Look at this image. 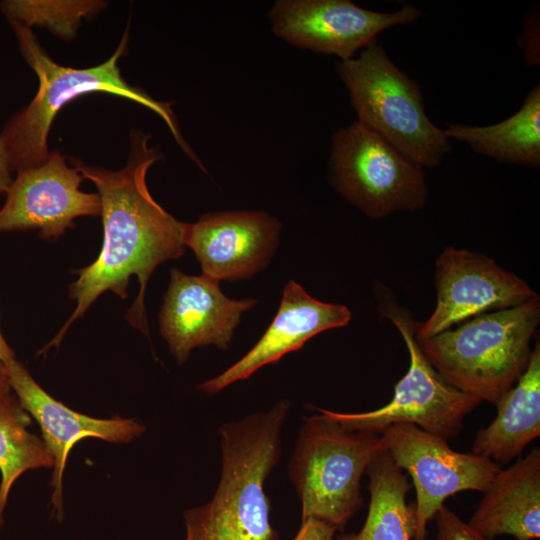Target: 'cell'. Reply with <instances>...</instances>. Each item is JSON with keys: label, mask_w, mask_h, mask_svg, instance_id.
Listing matches in <instances>:
<instances>
[{"label": "cell", "mask_w": 540, "mask_h": 540, "mask_svg": "<svg viewBox=\"0 0 540 540\" xmlns=\"http://www.w3.org/2000/svg\"><path fill=\"white\" fill-rule=\"evenodd\" d=\"M286 400L219 430L222 472L211 501L184 513V540H279L264 483L281 454Z\"/></svg>", "instance_id": "obj_2"}, {"label": "cell", "mask_w": 540, "mask_h": 540, "mask_svg": "<svg viewBox=\"0 0 540 540\" xmlns=\"http://www.w3.org/2000/svg\"><path fill=\"white\" fill-rule=\"evenodd\" d=\"M540 323L538 295L514 307L468 319L418 345L453 387L492 404L525 371Z\"/></svg>", "instance_id": "obj_4"}, {"label": "cell", "mask_w": 540, "mask_h": 540, "mask_svg": "<svg viewBox=\"0 0 540 540\" xmlns=\"http://www.w3.org/2000/svg\"><path fill=\"white\" fill-rule=\"evenodd\" d=\"M336 528L313 518L301 521L299 530L293 540H334Z\"/></svg>", "instance_id": "obj_24"}, {"label": "cell", "mask_w": 540, "mask_h": 540, "mask_svg": "<svg viewBox=\"0 0 540 540\" xmlns=\"http://www.w3.org/2000/svg\"><path fill=\"white\" fill-rule=\"evenodd\" d=\"M31 423L32 417L10 387L0 389V529L15 481L26 471L54 466L42 438L28 429Z\"/></svg>", "instance_id": "obj_21"}, {"label": "cell", "mask_w": 540, "mask_h": 540, "mask_svg": "<svg viewBox=\"0 0 540 540\" xmlns=\"http://www.w3.org/2000/svg\"><path fill=\"white\" fill-rule=\"evenodd\" d=\"M129 137V158L120 170L111 171L89 166L76 158L67 159L98 190L104 237L97 259L75 271L78 279L69 286L75 309L45 350L59 345L73 322L105 291L127 298L132 275L138 278L140 290L126 319L149 336L144 306L147 282L159 264L179 258L185 251V223L164 210L147 186V172L161 155L155 147L149 146L150 134L132 129Z\"/></svg>", "instance_id": "obj_1"}, {"label": "cell", "mask_w": 540, "mask_h": 540, "mask_svg": "<svg viewBox=\"0 0 540 540\" xmlns=\"http://www.w3.org/2000/svg\"><path fill=\"white\" fill-rule=\"evenodd\" d=\"M9 387L6 375L5 364L0 362V389Z\"/></svg>", "instance_id": "obj_27"}, {"label": "cell", "mask_w": 540, "mask_h": 540, "mask_svg": "<svg viewBox=\"0 0 540 540\" xmlns=\"http://www.w3.org/2000/svg\"><path fill=\"white\" fill-rule=\"evenodd\" d=\"M280 223L264 212L207 213L185 223L184 244L200 262L203 275L220 282L252 277L270 261Z\"/></svg>", "instance_id": "obj_15"}, {"label": "cell", "mask_w": 540, "mask_h": 540, "mask_svg": "<svg viewBox=\"0 0 540 540\" xmlns=\"http://www.w3.org/2000/svg\"><path fill=\"white\" fill-rule=\"evenodd\" d=\"M14 172L9 153L7 148L0 138V192H5L8 190L10 185L13 182L12 173Z\"/></svg>", "instance_id": "obj_25"}, {"label": "cell", "mask_w": 540, "mask_h": 540, "mask_svg": "<svg viewBox=\"0 0 540 540\" xmlns=\"http://www.w3.org/2000/svg\"><path fill=\"white\" fill-rule=\"evenodd\" d=\"M10 25L21 54L39 79L35 97L9 119L0 133L14 172L39 166L48 159L47 137L55 116L67 103L89 93L113 94L154 111L165 121L181 149L194 162L198 161L181 135L171 109L173 102L157 101L122 77L117 63L126 52L128 30L109 59L94 67L78 69L53 61L30 28L17 22Z\"/></svg>", "instance_id": "obj_3"}, {"label": "cell", "mask_w": 540, "mask_h": 540, "mask_svg": "<svg viewBox=\"0 0 540 540\" xmlns=\"http://www.w3.org/2000/svg\"><path fill=\"white\" fill-rule=\"evenodd\" d=\"M483 494L467 521L472 529L492 539L502 535L515 540L539 539L540 448L500 469Z\"/></svg>", "instance_id": "obj_17"}, {"label": "cell", "mask_w": 540, "mask_h": 540, "mask_svg": "<svg viewBox=\"0 0 540 540\" xmlns=\"http://www.w3.org/2000/svg\"><path fill=\"white\" fill-rule=\"evenodd\" d=\"M15 358L11 347L7 344L0 330V362L6 363Z\"/></svg>", "instance_id": "obj_26"}, {"label": "cell", "mask_w": 540, "mask_h": 540, "mask_svg": "<svg viewBox=\"0 0 540 540\" xmlns=\"http://www.w3.org/2000/svg\"><path fill=\"white\" fill-rule=\"evenodd\" d=\"M256 302L230 299L220 290L219 281L173 268L159 313L160 332L182 365L196 347L212 344L226 350L242 314Z\"/></svg>", "instance_id": "obj_14"}, {"label": "cell", "mask_w": 540, "mask_h": 540, "mask_svg": "<svg viewBox=\"0 0 540 540\" xmlns=\"http://www.w3.org/2000/svg\"><path fill=\"white\" fill-rule=\"evenodd\" d=\"M365 474L370 494L365 522L359 532H340L335 540H413L415 512L413 502H407L412 488L407 475L386 450L371 461Z\"/></svg>", "instance_id": "obj_19"}, {"label": "cell", "mask_w": 540, "mask_h": 540, "mask_svg": "<svg viewBox=\"0 0 540 540\" xmlns=\"http://www.w3.org/2000/svg\"><path fill=\"white\" fill-rule=\"evenodd\" d=\"M268 15L278 37L344 61L376 40L382 31L414 22L423 13L411 4L395 12H377L348 0H279Z\"/></svg>", "instance_id": "obj_11"}, {"label": "cell", "mask_w": 540, "mask_h": 540, "mask_svg": "<svg viewBox=\"0 0 540 540\" xmlns=\"http://www.w3.org/2000/svg\"><path fill=\"white\" fill-rule=\"evenodd\" d=\"M10 389L22 407L35 419L41 438L54 460L51 515L64 518L63 475L70 451L80 440L97 438L110 443H128L145 431L143 423L118 415L95 418L72 410L48 394L15 358L4 363Z\"/></svg>", "instance_id": "obj_13"}, {"label": "cell", "mask_w": 540, "mask_h": 540, "mask_svg": "<svg viewBox=\"0 0 540 540\" xmlns=\"http://www.w3.org/2000/svg\"><path fill=\"white\" fill-rule=\"evenodd\" d=\"M107 6L100 0H6L0 10L9 22L25 27L39 26L57 37L70 40L76 36L84 18L99 13Z\"/></svg>", "instance_id": "obj_22"}, {"label": "cell", "mask_w": 540, "mask_h": 540, "mask_svg": "<svg viewBox=\"0 0 540 540\" xmlns=\"http://www.w3.org/2000/svg\"><path fill=\"white\" fill-rule=\"evenodd\" d=\"M493 421L477 431L472 453L505 465L540 435V343L516 383L496 402Z\"/></svg>", "instance_id": "obj_18"}, {"label": "cell", "mask_w": 540, "mask_h": 540, "mask_svg": "<svg viewBox=\"0 0 540 540\" xmlns=\"http://www.w3.org/2000/svg\"><path fill=\"white\" fill-rule=\"evenodd\" d=\"M436 306L416 323L415 338L427 339L473 317L522 304L537 294L490 257L447 247L435 266Z\"/></svg>", "instance_id": "obj_10"}, {"label": "cell", "mask_w": 540, "mask_h": 540, "mask_svg": "<svg viewBox=\"0 0 540 540\" xmlns=\"http://www.w3.org/2000/svg\"><path fill=\"white\" fill-rule=\"evenodd\" d=\"M436 532L432 540H495L472 529L444 504L434 517Z\"/></svg>", "instance_id": "obj_23"}, {"label": "cell", "mask_w": 540, "mask_h": 540, "mask_svg": "<svg viewBox=\"0 0 540 540\" xmlns=\"http://www.w3.org/2000/svg\"><path fill=\"white\" fill-rule=\"evenodd\" d=\"M444 133L449 140L464 142L500 162L539 167L540 86H535L521 108L502 122L489 126L449 124Z\"/></svg>", "instance_id": "obj_20"}, {"label": "cell", "mask_w": 540, "mask_h": 540, "mask_svg": "<svg viewBox=\"0 0 540 540\" xmlns=\"http://www.w3.org/2000/svg\"><path fill=\"white\" fill-rule=\"evenodd\" d=\"M386 316L392 321L409 352V368L394 387L386 405L367 412L342 413L315 407L352 431L381 434L396 423L413 424L449 440L463 428L465 417L481 401L450 385L430 364L415 338L416 323L407 311L390 305Z\"/></svg>", "instance_id": "obj_8"}, {"label": "cell", "mask_w": 540, "mask_h": 540, "mask_svg": "<svg viewBox=\"0 0 540 540\" xmlns=\"http://www.w3.org/2000/svg\"><path fill=\"white\" fill-rule=\"evenodd\" d=\"M317 411L303 417L289 475L300 498L301 521L313 518L342 531L363 507L361 478L384 447L380 434L348 430Z\"/></svg>", "instance_id": "obj_5"}, {"label": "cell", "mask_w": 540, "mask_h": 540, "mask_svg": "<svg viewBox=\"0 0 540 540\" xmlns=\"http://www.w3.org/2000/svg\"><path fill=\"white\" fill-rule=\"evenodd\" d=\"M358 121L421 167H434L452 150L444 130L425 113L417 82L402 72L376 40L356 58L337 63Z\"/></svg>", "instance_id": "obj_6"}, {"label": "cell", "mask_w": 540, "mask_h": 540, "mask_svg": "<svg viewBox=\"0 0 540 540\" xmlns=\"http://www.w3.org/2000/svg\"><path fill=\"white\" fill-rule=\"evenodd\" d=\"M350 310L340 304L326 303L310 296L295 281L284 288L278 311L259 341L236 363L218 376L201 383L199 390L216 394L227 386L249 378L265 365L299 350L313 336L346 326Z\"/></svg>", "instance_id": "obj_16"}, {"label": "cell", "mask_w": 540, "mask_h": 540, "mask_svg": "<svg viewBox=\"0 0 540 540\" xmlns=\"http://www.w3.org/2000/svg\"><path fill=\"white\" fill-rule=\"evenodd\" d=\"M380 436L384 450L409 474L416 491L413 540H426L428 523L446 499L462 491L483 493L501 469L490 459L453 450L447 440L413 424H393Z\"/></svg>", "instance_id": "obj_9"}, {"label": "cell", "mask_w": 540, "mask_h": 540, "mask_svg": "<svg viewBox=\"0 0 540 540\" xmlns=\"http://www.w3.org/2000/svg\"><path fill=\"white\" fill-rule=\"evenodd\" d=\"M329 172L335 189L373 219L427 202L423 167L359 121L334 133Z\"/></svg>", "instance_id": "obj_7"}, {"label": "cell", "mask_w": 540, "mask_h": 540, "mask_svg": "<svg viewBox=\"0 0 540 540\" xmlns=\"http://www.w3.org/2000/svg\"><path fill=\"white\" fill-rule=\"evenodd\" d=\"M83 177L58 151L41 165L17 173L0 209V233L38 230L45 240L57 239L81 216L101 214L98 193L80 190Z\"/></svg>", "instance_id": "obj_12"}]
</instances>
